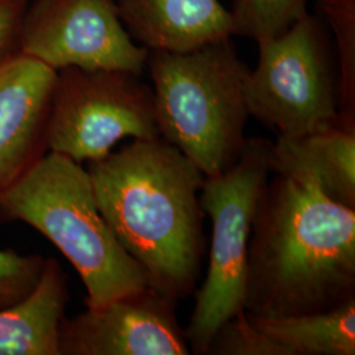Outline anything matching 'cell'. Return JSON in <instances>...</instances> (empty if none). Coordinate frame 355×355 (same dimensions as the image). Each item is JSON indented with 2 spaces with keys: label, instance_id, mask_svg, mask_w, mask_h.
I'll list each match as a JSON object with an SVG mask.
<instances>
[{
  "label": "cell",
  "instance_id": "6da1fadb",
  "mask_svg": "<svg viewBox=\"0 0 355 355\" xmlns=\"http://www.w3.org/2000/svg\"><path fill=\"white\" fill-rule=\"evenodd\" d=\"M355 300V208L313 183L275 174L255 208L248 249L245 312L290 318Z\"/></svg>",
  "mask_w": 355,
  "mask_h": 355
},
{
  "label": "cell",
  "instance_id": "7a4b0ae2",
  "mask_svg": "<svg viewBox=\"0 0 355 355\" xmlns=\"http://www.w3.org/2000/svg\"><path fill=\"white\" fill-rule=\"evenodd\" d=\"M86 170L101 214L149 287L175 302L191 296L207 245L203 173L161 137L133 140Z\"/></svg>",
  "mask_w": 355,
  "mask_h": 355
},
{
  "label": "cell",
  "instance_id": "3957f363",
  "mask_svg": "<svg viewBox=\"0 0 355 355\" xmlns=\"http://www.w3.org/2000/svg\"><path fill=\"white\" fill-rule=\"evenodd\" d=\"M0 221L28 224L64 254L85 284L87 309L149 287L101 214L89 171L64 154L46 153L0 195Z\"/></svg>",
  "mask_w": 355,
  "mask_h": 355
},
{
  "label": "cell",
  "instance_id": "277c9868",
  "mask_svg": "<svg viewBox=\"0 0 355 355\" xmlns=\"http://www.w3.org/2000/svg\"><path fill=\"white\" fill-rule=\"evenodd\" d=\"M159 137L204 177L227 171L246 144L249 69L232 38L187 53L148 51Z\"/></svg>",
  "mask_w": 355,
  "mask_h": 355
},
{
  "label": "cell",
  "instance_id": "5b68a950",
  "mask_svg": "<svg viewBox=\"0 0 355 355\" xmlns=\"http://www.w3.org/2000/svg\"><path fill=\"white\" fill-rule=\"evenodd\" d=\"M271 154V141L250 137L234 165L204 177L199 200L211 218L212 233L207 275L184 329L192 354L207 355L220 327L245 311L250 230L258 199L272 173Z\"/></svg>",
  "mask_w": 355,
  "mask_h": 355
},
{
  "label": "cell",
  "instance_id": "8992f818",
  "mask_svg": "<svg viewBox=\"0 0 355 355\" xmlns=\"http://www.w3.org/2000/svg\"><path fill=\"white\" fill-rule=\"evenodd\" d=\"M330 41L322 19L309 12L258 41V64L248 71L243 86L249 114L282 136L343 124L338 66Z\"/></svg>",
  "mask_w": 355,
  "mask_h": 355
},
{
  "label": "cell",
  "instance_id": "52a82bcc",
  "mask_svg": "<svg viewBox=\"0 0 355 355\" xmlns=\"http://www.w3.org/2000/svg\"><path fill=\"white\" fill-rule=\"evenodd\" d=\"M121 70L57 71L46 125V146L78 164L95 162L119 141L159 137L153 89Z\"/></svg>",
  "mask_w": 355,
  "mask_h": 355
},
{
  "label": "cell",
  "instance_id": "ba28073f",
  "mask_svg": "<svg viewBox=\"0 0 355 355\" xmlns=\"http://www.w3.org/2000/svg\"><path fill=\"white\" fill-rule=\"evenodd\" d=\"M17 49L55 71L78 67L142 76L148 58L123 24L117 0H28Z\"/></svg>",
  "mask_w": 355,
  "mask_h": 355
},
{
  "label": "cell",
  "instance_id": "9c48e42d",
  "mask_svg": "<svg viewBox=\"0 0 355 355\" xmlns=\"http://www.w3.org/2000/svg\"><path fill=\"white\" fill-rule=\"evenodd\" d=\"M178 302L148 287L104 305L64 318L61 355H189Z\"/></svg>",
  "mask_w": 355,
  "mask_h": 355
},
{
  "label": "cell",
  "instance_id": "30bf717a",
  "mask_svg": "<svg viewBox=\"0 0 355 355\" xmlns=\"http://www.w3.org/2000/svg\"><path fill=\"white\" fill-rule=\"evenodd\" d=\"M57 71L16 53L0 62V195L48 152L46 125Z\"/></svg>",
  "mask_w": 355,
  "mask_h": 355
},
{
  "label": "cell",
  "instance_id": "8fae6325",
  "mask_svg": "<svg viewBox=\"0 0 355 355\" xmlns=\"http://www.w3.org/2000/svg\"><path fill=\"white\" fill-rule=\"evenodd\" d=\"M129 36L148 51L187 53L236 36L220 0H117Z\"/></svg>",
  "mask_w": 355,
  "mask_h": 355
},
{
  "label": "cell",
  "instance_id": "7c38bea8",
  "mask_svg": "<svg viewBox=\"0 0 355 355\" xmlns=\"http://www.w3.org/2000/svg\"><path fill=\"white\" fill-rule=\"evenodd\" d=\"M274 174L304 179L337 203L355 208V129L343 124L272 142Z\"/></svg>",
  "mask_w": 355,
  "mask_h": 355
},
{
  "label": "cell",
  "instance_id": "4fadbf2b",
  "mask_svg": "<svg viewBox=\"0 0 355 355\" xmlns=\"http://www.w3.org/2000/svg\"><path fill=\"white\" fill-rule=\"evenodd\" d=\"M69 299L64 268L55 258H45L36 288L0 309V355H61L60 330Z\"/></svg>",
  "mask_w": 355,
  "mask_h": 355
},
{
  "label": "cell",
  "instance_id": "5bb4252c",
  "mask_svg": "<svg viewBox=\"0 0 355 355\" xmlns=\"http://www.w3.org/2000/svg\"><path fill=\"white\" fill-rule=\"evenodd\" d=\"M255 328L286 346L291 355H354L355 300L336 309L290 316L261 318L248 313Z\"/></svg>",
  "mask_w": 355,
  "mask_h": 355
},
{
  "label": "cell",
  "instance_id": "9a60e30c",
  "mask_svg": "<svg viewBox=\"0 0 355 355\" xmlns=\"http://www.w3.org/2000/svg\"><path fill=\"white\" fill-rule=\"evenodd\" d=\"M329 26L338 66V108L343 125L355 129V0H318Z\"/></svg>",
  "mask_w": 355,
  "mask_h": 355
},
{
  "label": "cell",
  "instance_id": "2e32d148",
  "mask_svg": "<svg viewBox=\"0 0 355 355\" xmlns=\"http://www.w3.org/2000/svg\"><path fill=\"white\" fill-rule=\"evenodd\" d=\"M309 0H232L236 36L255 42L275 36L308 12Z\"/></svg>",
  "mask_w": 355,
  "mask_h": 355
},
{
  "label": "cell",
  "instance_id": "e0dca14e",
  "mask_svg": "<svg viewBox=\"0 0 355 355\" xmlns=\"http://www.w3.org/2000/svg\"><path fill=\"white\" fill-rule=\"evenodd\" d=\"M207 355H291L282 343L255 328L243 311L217 330Z\"/></svg>",
  "mask_w": 355,
  "mask_h": 355
},
{
  "label": "cell",
  "instance_id": "ac0fdd59",
  "mask_svg": "<svg viewBox=\"0 0 355 355\" xmlns=\"http://www.w3.org/2000/svg\"><path fill=\"white\" fill-rule=\"evenodd\" d=\"M44 265L41 254L0 250V309L24 300L36 288Z\"/></svg>",
  "mask_w": 355,
  "mask_h": 355
},
{
  "label": "cell",
  "instance_id": "d6986e66",
  "mask_svg": "<svg viewBox=\"0 0 355 355\" xmlns=\"http://www.w3.org/2000/svg\"><path fill=\"white\" fill-rule=\"evenodd\" d=\"M28 0H0V62L19 53V28Z\"/></svg>",
  "mask_w": 355,
  "mask_h": 355
}]
</instances>
